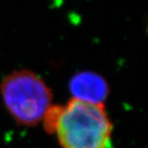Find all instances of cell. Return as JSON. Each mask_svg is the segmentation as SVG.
I'll use <instances>...</instances> for the list:
<instances>
[{"mask_svg":"<svg viewBox=\"0 0 148 148\" xmlns=\"http://www.w3.org/2000/svg\"><path fill=\"white\" fill-rule=\"evenodd\" d=\"M5 104L20 124L34 126L52 107V93L46 83L29 71L9 74L1 84Z\"/></svg>","mask_w":148,"mask_h":148,"instance_id":"cell-2","label":"cell"},{"mask_svg":"<svg viewBox=\"0 0 148 148\" xmlns=\"http://www.w3.org/2000/svg\"><path fill=\"white\" fill-rule=\"evenodd\" d=\"M70 91L73 99L93 104H103L109 94V87L106 80L99 74L83 71L71 78Z\"/></svg>","mask_w":148,"mask_h":148,"instance_id":"cell-3","label":"cell"},{"mask_svg":"<svg viewBox=\"0 0 148 148\" xmlns=\"http://www.w3.org/2000/svg\"><path fill=\"white\" fill-rule=\"evenodd\" d=\"M44 122L62 148H111L112 127L103 104L72 99L63 106H52Z\"/></svg>","mask_w":148,"mask_h":148,"instance_id":"cell-1","label":"cell"}]
</instances>
